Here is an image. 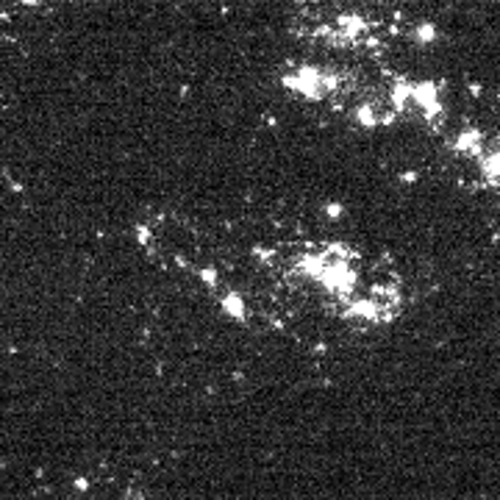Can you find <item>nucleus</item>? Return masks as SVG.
I'll return each mask as SVG.
<instances>
[{"label": "nucleus", "instance_id": "nucleus-5", "mask_svg": "<svg viewBox=\"0 0 500 500\" xmlns=\"http://www.w3.org/2000/svg\"><path fill=\"white\" fill-rule=\"evenodd\" d=\"M223 309H226V312L233 319H245V300H242L239 295H226V300H223Z\"/></svg>", "mask_w": 500, "mask_h": 500}, {"label": "nucleus", "instance_id": "nucleus-6", "mask_svg": "<svg viewBox=\"0 0 500 500\" xmlns=\"http://www.w3.org/2000/svg\"><path fill=\"white\" fill-rule=\"evenodd\" d=\"M434 37H437V31H434V25H431V23H425V25H420V28H417V39H420V42H431Z\"/></svg>", "mask_w": 500, "mask_h": 500}, {"label": "nucleus", "instance_id": "nucleus-4", "mask_svg": "<svg viewBox=\"0 0 500 500\" xmlns=\"http://www.w3.org/2000/svg\"><path fill=\"white\" fill-rule=\"evenodd\" d=\"M356 120H359V126H364V128H378L381 126V114L372 106H359Z\"/></svg>", "mask_w": 500, "mask_h": 500}, {"label": "nucleus", "instance_id": "nucleus-2", "mask_svg": "<svg viewBox=\"0 0 500 500\" xmlns=\"http://www.w3.org/2000/svg\"><path fill=\"white\" fill-rule=\"evenodd\" d=\"M487 145H489V139L484 137V131H481V128H464V131H461V134H456V139H453L456 156L470 159V161H478V159H481V153L487 150Z\"/></svg>", "mask_w": 500, "mask_h": 500}, {"label": "nucleus", "instance_id": "nucleus-1", "mask_svg": "<svg viewBox=\"0 0 500 500\" xmlns=\"http://www.w3.org/2000/svg\"><path fill=\"white\" fill-rule=\"evenodd\" d=\"M283 87L298 92L306 100H322V97H328L331 92L339 87V78L331 75V73H325V70H319V67L303 64V67H298V70H292V73L283 75Z\"/></svg>", "mask_w": 500, "mask_h": 500}, {"label": "nucleus", "instance_id": "nucleus-3", "mask_svg": "<svg viewBox=\"0 0 500 500\" xmlns=\"http://www.w3.org/2000/svg\"><path fill=\"white\" fill-rule=\"evenodd\" d=\"M478 164V176L487 186H500V147L495 142L487 145V150L481 153V159L475 161Z\"/></svg>", "mask_w": 500, "mask_h": 500}, {"label": "nucleus", "instance_id": "nucleus-7", "mask_svg": "<svg viewBox=\"0 0 500 500\" xmlns=\"http://www.w3.org/2000/svg\"><path fill=\"white\" fill-rule=\"evenodd\" d=\"M328 214H331V217H339V214H342V206H339V203H328Z\"/></svg>", "mask_w": 500, "mask_h": 500}]
</instances>
